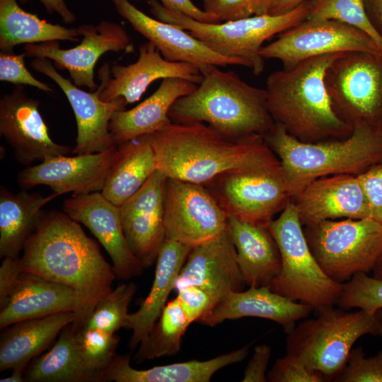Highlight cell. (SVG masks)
<instances>
[{
	"mask_svg": "<svg viewBox=\"0 0 382 382\" xmlns=\"http://www.w3.org/2000/svg\"><path fill=\"white\" fill-rule=\"evenodd\" d=\"M19 257L21 272L40 275L72 288L76 294L79 331L96 303L112 290L116 276L95 241L64 212L42 213Z\"/></svg>",
	"mask_w": 382,
	"mask_h": 382,
	"instance_id": "obj_1",
	"label": "cell"
},
{
	"mask_svg": "<svg viewBox=\"0 0 382 382\" xmlns=\"http://www.w3.org/2000/svg\"><path fill=\"white\" fill-rule=\"evenodd\" d=\"M157 170L168 178L205 185L229 171L281 167L260 135L226 137L203 122L173 123L146 134Z\"/></svg>",
	"mask_w": 382,
	"mask_h": 382,
	"instance_id": "obj_2",
	"label": "cell"
},
{
	"mask_svg": "<svg viewBox=\"0 0 382 382\" xmlns=\"http://www.w3.org/2000/svg\"><path fill=\"white\" fill-rule=\"evenodd\" d=\"M341 54L309 58L268 76L269 112L294 139L314 143L345 139L352 132L334 110L324 82L326 69Z\"/></svg>",
	"mask_w": 382,
	"mask_h": 382,
	"instance_id": "obj_3",
	"label": "cell"
},
{
	"mask_svg": "<svg viewBox=\"0 0 382 382\" xmlns=\"http://www.w3.org/2000/svg\"><path fill=\"white\" fill-rule=\"evenodd\" d=\"M209 65L190 93L179 98L168 116L173 123L203 122L222 135L264 137L274 126L265 88L253 86L233 71Z\"/></svg>",
	"mask_w": 382,
	"mask_h": 382,
	"instance_id": "obj_4",
	"label": "cell"
},
{
	"mask_svg": "<svg viewBox=\"0 0 382 382\" xmlns=\"http://www.w3.org/2000/svg\"><path fill=\"white\" fill-rule=\"evenodd\" d=\"M280 161L291 198L311 181L325 176L359 175L382 162V129L360 124L341 139L308 143L274 124L264 137Z\"/></svg>",
	"mask_w": 382,
	"mask_h": 382,
	"instance_id": "obj_5",
	"label": "cell"
},
{
	"mask_svg": "<svg viewBox=\"0 0 382 382\" xmlns=\"http://www.w3.org/2000/svg\"><path fill=\"white\" fill-rule=\"evenodd\" d=\"M316 318L303 319L287 334L286 354L333 381L345 367L354 343L366 335L382 337V309L347 311L322 308Z\"/></svg>",
	"mask_w": 382,
	"mask_h": 382,
	"instance_id": "obj_6",
	"label": "cell"
},
{
	"mask_svg": "<svg viewBox=\"0 0 382 382\" xmlns=\"http://www.w3.org/2000/svg\"><path fill=\"white\" fill-rule=\"evenodd\" d=\"M154 18L187 30L214 52L245 64L255 76L265 69L260 50L265 41L306 20L310 10L307 0L278 15L265 14L219 23L197 21L170 10L157 0H147Z\"/></svg>",
	"mask_w": 382,
	"mask_h": 382,
	"instance_id": "obj_7",
	"label": "cell"
},
{
	"mask_svg": "<svg viewBox=\"0 0 382 382\" xmlns=\"http://www.w3.org/2000/svg\"><path fill=\"white\" fill-rule=\"evenodd\" d=\"M268 228L281 255L280 272L270 289L316 311L335 305L342 284L330 278L312 254L291 198Z\"/></svg>",
	"mask_w": 382,
	"mask_h": 382,
	"instance_id": "obj_8",
	"label": "cell"
},
{
	"mask_svg": "<svg viewBox=\"0 0 382 382\" xmlns=\"http://www.w3.org/2000/svg\"><path fill=\"white\" fill-rule=\"evenodd\" d=\"M303 228L322 270L340 284L372 271L382 253V224L371 219L325 220Z\"/></svg>",
	"mask_w": 382,
	"mask_h": 382,
	"instance_id": "obj_9",
	"label": "cell"
},
{
	"mask_svg": "<svg viewBox=\"0 0 382 382\" xmlns=\"http://www.w3.org/2000/svg\"><path fill=\"white\" fill-rule=\"evenodd\" d=\"M324 82L334 110L352 128L382 129V50L342 53L326 69Z\"/></svg>",
	"mask_w": 382,
	"mask_h": 382,
	"instance_id": "obj_10",
	"label": "cell"
},
{
	"mask_svg": "<svg viewBox=\"0 0 382 382\" xmlns=\"http://www.w3.org/2000/svg\"><path fill=\"white\" fill-rule=\"evenodd\" d=\"M203 185L228 216L266 227L291 198L282 166L229 171Z\"/></svg>",
	"mask_w": 382,
	"mask_h": 382,
	"instance_id": "obj_11",
	"label": "cell"
},
{
	"mask_svg": "<svg viewBox=\"0 0 382 382\" xmlns=\"http://www.w3.org/2000/svg\"><path fill=\"white\" fill-rule=\"evenodd\" d=\"M379 50L382 49L375 41L357 28L334 20L306 19L263 46L260 54L265 59L280 61L289 69L320 55Z\"/></svg>",
	"mask_w": 382,
	"mask_h": 382,
	"instance_id": "obj_12",
	"label": "cell"
},
{
	"mask_svg": "<svg viewBox=\"0 0 382 382\" xmlns=\"http://www.w3.org/2000/svg\"><path fill=\"white\" fill-rule=\"evenodd\" d=\"M163 221L166 238L192 248L224 232L228 216L204 185L168 178Z\"/></svg>",
	"mask_w": 382,
	"mask_h": 382,
	"instance_id": "obj_13",
	"label": "cell"
},
{
	"mask_svg": "<svg viewBox=\"0 0 382 382\" xmlns=\"http://www.w3.org/2000/svg\"><path fill=\"white\" fill-rule=\"evenodd\" d=\"M76 28L82 40L74 47L62 49L59 41H50L25 45L24 52L28 57L53 61L56 68L69 72L76 86L94 91L98 87L94 81V68L100 57L108 52H131L133 45L124 27L112 21L81 24Z\"/></svg>",
	"mask_w": 382,
	"mask_h": 382,
	"instance_id": "obj_14",
	"label": "cell"
},
{
	"mask_svg": "<svg viewBox=\"0 0 382 382\" xmlns=\"http://www.w3.org/2000/svg\"><path fill=\"white\" fill-rule=\"evenodd\" d=\"M39 106L22 85L0 99V134L13 149L16 161L26 166L71 152L69 146L52 140Z\"/></svg>",
	"mask_w": 382,
	"mask_h": 382,
	"instance_id": "obj_15",
	"label": "cell"
},
{
	"mask_svg": "<svg viewBox=\"0 0 382 382\" xmlns=\"http://www.w3.org/2000/svg\"><path fill=\"white\" fill-rule=\"evenodd\" d=\"M166 78H180L198 84L202 74L195 64L166 59L148 41L139 46L135 62L126 66L106 63L101 66L98 70L99 96L104 101L123 98L127 104L134 103L153 82Z\"/></svg>",
	"mask_w": 382,
	"mask_h": 382,
	"instance_id": "obj_16",
	"label": "cell"
},
{
	"mask_svg": "<svg viewBox=\"0 0 382 382\" xmlns=\"http://www.w3.org/2000/svg\"><path fill=\"white\" fill-rule=\"evenodd\" d=\"M30 66L51 79L67 98L77 127L72 154L100 153L117 146L110 132L109 124L115 111L125 109L127 103L123 98L104 101L100 98L98 88L91 92L81 89L72 81L64 78L49 59L35 57Z\"/></svg>",
	"mask_w": 382,
	"mask_h": 382,
	"instance_id": "obj_17",
	"label": "cell"
},
{
	"mask_svg": "<svg viewBox=\"0 0 382 382\" xmlns=\"http://www.w3.org/2000/svg\"><path fill=\"white\" fill-rule=\"evenodd\" d=\"M168 178L156 170L120 207L129 248L144 268L156 263L166 239L164 203Z\"/></svg>",
	"mask_w": 382,
	"mask_h": 382,
	"instance_id": "obj_18",
	"label": "cell"
},
{
	"mask_svg": "<svg viewBox=\"0 0 382 382\" xmlns=\"http://www.w3.org/2000/svg\"><path fill=\"white\" fill-rule=\"evenodd\" d=\"M117 151V145L100 153L52 157L25 168L18 180L25 187L49 186L59 196L101 192Z\"/></svg>",
	"mask_w": 382,
	"mask_h": 382,
	"instance_id": "obj_19",
	"label": "cell"
},
{
	"mask_svg": "<svg viewBox=\"0 0 382 382\" xmlns=\"http://www.w3.org/2000/svg\"><path fill=\"white\" fill-rule=\"evenodd\" d=\"M63 212L83 224L106 250L116 278L128 280L140 276L145 269L132 252L126 240L120 207L101 192L73 196L63 202Z\"/></svg>",
	"mask_w": 382,
	"mask_h": 382,
	"instance_id": "obj_20",
	"label": "cell"
},
{
	"mask_svg": "<svg viewBox=\"0 0 382 382\" xmlns=\"http://www.w3.org/2000/svg\"><path fill=\"white\" fill-rule=\"evenodd\" d=\"M291 199L303 226L325 220L371 219L358 175L340 174L316 179Z\"/></svg>",
	"mask_w": 382,
	"mask_h": 382,
	"instance_id": "obj_21",
	"label": "cell"
},
{
	"mask_svg": "<svg viewBox=\"0 0 382 382\" xmlns=\"http://www.w3.org/2000/svg\"><path fill=\"white\" fill-rule=\"evenodd\" d=\"M117 13L137 33L153 43L167 60L197 66L200 71L209 65L245 66L238 59L221 55L175 25L151 18L129 0H110Z\"/></svg>",
	"mask_w": 382,
	"mask_h": 382,
	"instance_id": "obj_22",
	"label": "cell"
},
{
	"mask_svg": "<svg viewBox=\"0 0 382 382\" xmlns=\"http://www.w3.org/2000/svg\"><path fill=\"white\" fill-rule=\"evenodd\" d=\"M245 284L226 228L214 238L192 248L175 289L196 285L209 291L218 303L230 293L243 291Z\"/></svg>",
	"mask_w": 382,
	"mask_h": 382,
	"instance_id": "obj_23",
	"label": "cell"
},
{
	"mask_svg": "<svg viewBox=\"0 0 382 382\" xmlns=\"http://www.w3.org/2000/svg\"><path fill=\"white\" fill-rule=\"evenodd\" d=\"M313 311L312 306L274 292L269 286H249L228 294L197 323L214 327L226 320L260 318L275 322L289 334Z\"/></svg>",
	"mask_w": 382,
	"mask_h": 382,
	"instance_id": "obj_24",
	"label": "cell"
},
{
	"mask_svg": "<svg viewBox=\"0 0 382 382\" xmlns=\"http://www.w3.org/2000/svg\"><path fill=\"white\" fill-rule=\"evenodd\" d=\"M76 305L75 291L40 275L22 272L0 308V328L16 323L72 311Z\"/></svg>",
	"mask_w": 382,
	"mask_h": 382,
	"instance_id": "obj_25",
	"label": "cell"
},
{
	"mask_svg": "<svg viewBox=\"0 0 382 382\" xmlns=\"http://www.w3.org/2000/svg\"><path fill=\"white\" fill-rule=\"evenodd\" d=\"M196 86L180 78L163 79L157 90L137 106L115 111L109 124L115 143L118 145L154 133L170 124L168 112L173 103Z\"/></svg>",
	"mask_w": 382,
	"mask_h": 382,
	"instance_id": "obj_26",
	"label": "cell"
},
{
	"mask_svg": "<svg viewBox=\"0 0 382 382\" xmlns=\"http://www.w3.org/2000/svg\"><path fill=\"white\" fill-rule=\"evenodd\" d=\"M250 345L206 361L191 360L147 369H136L130 364L129 354L114 356L102 371L104 381L115 382H209L219 370L242 361Z\"/></svg>",
	"mask_w": 382,
	"mask_h": 382,
	"instance_id": "obj_27",
	"label": "cell"
},
{
	"mask_svg": "<svg viewBox=\"0 0 382 382\" xmlns=\"http://www.w3.org/2000/svg\"><path fill=\"white\" fill-rule=\"evenodd\" d=\"M227 229L245 284L270 287L280 272L281 255L269 228L228 216Z\"/></svg>",
	"mask_w": 382,
	"mask_h": 382,
	"instance_id": "obj_28",
	"label": "cell"
},
{
	"mask_svg": "<svg viewBox=\"0 0 382 382\" xmlns=\"http://www.w3.org/2000/svg\"><path fill=\"white\" fill-rule=\"evenodd\" d=\"M191 250L188 245L165 239L156 262L151 290L139 309L129 313L128 329L132 334L128 347L131 351L138 347L160 316Z\"/></svg>",
	"mask_w": 382,
	"mask_h": 382,
	"instance_id": "obj_29",
	"label": "cell"
},
{
	"mask_svg": "<svg viewBox=\"0 0 382 382\" xmlns=\"http://www.w3.org/2000/svg\"><path fill=\"white\" fill-rule=\"evenodd\" d=\"M74 318L75 313L69 311L22 320L4 328L0 340V371L27 366Z\"/></svg>",
	"mask_w": 382,
	"mask_h": 382,
	"instance_id": "obj_30",
	"label": "cell"
},
{
	"mask_svg": "<svg viewBox=\"0 0 382 382\" xmlns=\"http://www.w3.org/2000/svg\"><path fill=\"white\" fill-rule=\"evenodd\" d=\"M117 157L101 190L120 207L134 195L157 170L153 147L146 135L117 145Z\"/></svg>",
	"mask_w": 382,
	"mask_h": 382,
	"instance_id": "obj_31",
	"label": "cell"
},
{
	"mask_svg": "<svg viewBox=\"0 0 382 382\" xmlns=\"http://www.w3.org/2000/svg\"><path fill=\"white\" fill-rule=\"evenodd\" d=\"M59 195L0 191V257H18L42 214V208Z\"/></svg>",
	"mask_w": 382,
	"mask_h": 382,
	"instance_id": "obj_32",
	"label": "cell"
},
{
	"mask_svg": "<svg viewBox=\"0 0 382 382\" xmlns=\"http://www.w3.org/2000/svg\"><path fill=\"white\" fill-rule=\"evenodd\" d=\"M76 28L53 24L24 11L18 0H0V50L13 52L21 44H39L50 41L78 42Z\"/></svg>",
	"mask_w": 382,
	"mask_h": 382,
	"instance_id": "obj_33",
	"label": "cell"
},
{
	"mask_svg": "<svg viewBox=\"0 0 382 382\" xmlns=\"http://www.w3.org/2000/svg\"><path fill=\"white\" fill-rule=\"evenodd\" d=\"M25 381L30 382H102L100 374L88 369L79 355L71 324L59 333L52 348L30 364Z\"/></svg>",
	"mask_w": 382,
	"mask_h": 382,
	"instance_id": "obj_34",
	"label": "cell"
},
{
	"mask_svg": "<svg viewBox=\"0 0 382 382\" xmlns=\"http://www.w3.org/2000/svg\"><path fill=\"white\" fill-rule=\"evenodd\" d=\"M190 325L177 298L168 301L158 320L139 343L134 361L139 364L177 354Z\"/></svg>",
	"mask_w": 382,
	"mask_h": 382,
	"instance_id": "obj_35",
	"label": "cell"
},
{
	"mask_svg": "<svg viewBox=\"0 0 382 382\" xmlns=\"http://www.w3.org/2000/svg\"><path fill=\"white\" fill-rule=\"evenodd\" d=\"M137 289L134 283H127L112 289L96 303L81 329L98 328L111 333L128 329V308Z\"/></svg>",
	"mask_w": 382,
	"mask_h": 382,
	"instance_id": "obj_36",
	"label": "cell"
},
{
	"mask_svg": "<svg viewBox=\"0 0 382 382\" xmlns=\"http://www.w3.org/2000/svg\"><path fill=\"white\" fill-rule=\"evenodd\" d=\"M306 19L334 20L364 32L382 49V37L371 24L361 0H310Z\"/></svg>",
	"mask_w": 382,
	"mask_h": 382,
	"instance_id": "obj_37",
	"label": "cell"
},
{
	"mask_svg": "<svg viewBox=\"0 0 382 382\" xmlns=\"http://www.w3.org/2000/svg\"><path fill=\"white\" fill-rule=\"evenodd\" d=\"M75 340L84 365L102 376V371L108 367L116 354L120 337L115 333L100 329L88 328L76 332Z\"/></svg>",
	"mask_w": 382,
	"mask_h": 382,
	"instance_id": "obj_38",
	"label": "cell"
},
{
	"mask_svg": "<svg viewBox=\"0 0 382 382\" xmlns=\"http://www.w3.org/2000/svg\"><path fill=\"white\" fill-rule=\"evenodd\" d=\"M336 305L349 310L359 308L369 313L382 309V279L358 273L342 284Z\"/></svg>",
	"mask_w": 382,
	"mask_h": 382,
	"instance_id": "obj_39",
	"label": "cell"
},
{
	"mask_svg": "<svg viewBox=\"0 0 382 382\" xmlns=\"http://www.w3.org/2000/svg\"><path fill=\"white\" fill-rule=\"evenodd\" d=\"M203 10L219 23L270 14L279 0H202Z\"/></svg>",
	"mask_w": 382,
	"mask_h": 382,
	"instance_id": "obj_40",
	"label": "cell"
},
{
	"mask_svg": "<svg viewBox=\"0 0 382 382\" xmlns=\"http://www.w3.org/2000/svg\"><path fill=\"white\" fill-rule=\"evenodd\" d=\"M335 382H382V350L366 357L361 347L352 348Z\"/></svg>",
	"mask_w": 382,
	"mask_h": 382,
	"instance_id": "obj_41",
	"label": "cell"
},
{
	"mask_svg": "<svg viewBox=\"0 0 382 382\" xmlns=\"http://www.w3.org/2000/svg\"><path fill=\"white\" fill-rule=\"evenodd\" d=\"M26 54L0 52V81L16 85L33 86L47 93H52V88L47 84L37 79L29 71L25 64Z\"/></svg>",
	"mask_w": 382,
	"mask_h": 382,
	"instance_id": "obj_42",
	"label": "cell"
},
{
	"mask_svg": "<svg viewBox=\"0 0 382 382\" xmlns=\"http://www.w3.org/2000/svg\"><path fill=\"white\" fill-rule=\"evenodd\" d=\"M270 382H324L325 377L311 370L292 355L285 354L276 360L267 374Z\"/></svg>",
	"mask_w": 382,
	"mask_h": 382,
	"instance_id": "obj_43",
	"label": "cell"
},
{
	"mask_svg": "<svg viewBox=\"0 0 382 382\" xmlns=\"http://www.w3.org/2000/svg\"><path fill=\"white\" fill-rule=\"evenodd\" d=\"M177 291L176 298L190 324L198 322L217 304L209 291L196 285L184 286Z\"/></svg>",
	"mask_w": 382,
	"mask_h": 382,
	"instance_id": "obj_44",
	"label": "cell"
},
{
	"mask_svg": "<svg viewBox=\"0 0 382 382\" xmlns=\"http://www.w3.org/2000/svg\"><path fill=\"white\" fill-rule=\"evenodd\" d=\"M358 177L369 201L371 219L382 224V162Z\"/></svg>",
	"mask_w": 382,
	"mask_h": 382,
	"instance_id": "obj_45",
	"label": "cell"
},
{
	"mask_svg": "<svg viewBox=\"0 0 382 382\" xmlns=\"http://www.w3.org/2000/svg\"><path fill=\"white\" fill-rule=\"evenodd\" d=\"M272 350L265 344L257 345L248 361L241 380L242 382H265L267 369L271 357Z\"/></svg>",
	"mask_w": 382,
	"mask_h": 382,
	"instance_id": "obj_46",
	"label": "cell"
},
{
	"mask_svg": "<svg viewBox=\"0 0 382 382\" xmlns=\"http://www.w3.org/2000/svg\"><path fill=\"white\" fill-rule=\"evenodd\" d=\"M19 257H4L0 267V308L8 296L21 273Z\"/></svg>",
	"mask_w": 382,
	"mask_h": 382,
	"instance_id": "obj_47",
	"label": "cell"
},
{
	"mask_svg": "<svg viewBox=\"0 0 382 382\" xmlns=\"http://www.w3.org/2000/svg\"><path fill=\"white\" fill-rule=\"evenodd\" d=\"M159 1L167 8L183 13L197 21L206 23H219L218 20L214 16L197 6L192 0H159Z\"/></svg>",
	"mask_w": 382,
	"mask_h": 382,
	"instance_id": "obj_48",
	"label": "cell"
},
{
	"mask_svg": "<svg viewBox=\"0 0 382 382\" xmlns=\"http://www.w3.org/2000/svg\"><path fill=\"white\" fill-rule=\"evenodd\" d=\"M25 4L30 0H18ZM50 13H55L61 17L66 23H71L75 21L74 13L69 8L64 0H38Z\"/></svg>",
	"mask_w": 382,
	"mask_h": 382,
	"instance_id": "obj_49",
	"label": "cell"
},
{
	"mask_svg": "<svg viewBox=\"0 0 382 382\" xmlns=\"http://www.w3.org/2000/svg\"><path fill=\"white\" fill-rule=\"evenodd\" d=\"M361 1L371 24L382 37V0Z\"/></svg>",
	"mask_w": 382,
	"mask_h": 382,
	"instance_id": "obj_50",
	"label": "cell"
},
{
	"mask_svg": "<svg viewBox=\"0 0 382 382\" xmlns=\"http://www.w3.org/2000/svg\"><path fill=\"white\" fill-rule=\"evenodd\" d=\"M307 0H279L270 14L278 15L292 10Z\"/></svg>",
	"mask_w": 382,
	"mask_h": 382,
	"instance_id": "obj_51",
	"label": "cell"
},
{
	"mask_svg": "<svg viewBox=\"0 0 382 382\" xmlns=\"http://www.w3.org/2000/svg\"><path fill=\"white\" fill-rule=\"evenodd\" d=\"M26 366H17L13 369L12 374L5 378L0 379L1 382H23L25 381V376H23V373L25 370Z\"/></svg>",
	"mask_w": 382,
	"mask_h": 382,
	"instance_id": "obj_52",
	"label": "cell"
},
{
	"mask_svg": "<svg viewBox=\"0 0 382 382\" xmlns=\"http://www.w3.org/2000/svg\"><path fill=\"white\" fill-rule=\"evenodd\" d=\"M372 272L374 277L382 279V253L378 259Z\"/></svg>",
	"mask_w": 382,
	"mask_h": 382,
	"instance_id": "obj_53",
	"label": "cell"
}]
</instances>
